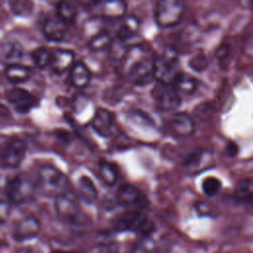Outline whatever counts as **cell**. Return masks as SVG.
I'll use <instances>...</instances> for the list:
<instances>
[{"instance_id": "cell-1", "label": "cell", "mask_w": 253, "mask_h": 253, "mask_svg": "<svg viewBox=\"0 0 253 253\" xmlns=\"http://www.w3.org/2000/svg\"><path fill=\"white\" fill-rule=\"evenodd\" d=\"M122 67L129 81L135 85L142 86L154 79V55L141 45H132L125 51Z\"/></svg>"}, {"instance_id": "cell-2", "label": "cell", "mask_w": 253, "mask_h": 253, "mask_svg": "<svg viewBox=\"0 0 253 253\" xmlns=\"http://www.w3.org/2000/svg\"><path fill=\"white\" fill-rule=\"evenodd\" d=\"M35 184L39 194L47 198H54V200L70 192V183L67 176L51 165H43L39 169Z\"/></svg>"}, {"instance_id": "cell-3", "label": "cell", "mask_w": 253, "mask_h": 253, "mask_svg": "<svg viewBox=\"0 0 253 253\" xmlns=\"http://www.w3.org/2000/svg\"><path fill=\"white\" fill-rule=\"evenodd\" d=\"M5 194L12 205L21 206L31 202L36 193L35 181L31 180L27 174L19 173L10 178L5 186Z\"/></svg>"}, {"instance_id": "cell-4", "label": "cell", "mask_w": 253, "mask_h": 253, "mask_svg": "<svg viewBox=\"0 0 253 253\" xmlns=\"http://www.w3.org/2000/svg\"><path fill=\"white\" fill-rule=\"evenodd\" d=\"M184 13V4L178 0H160L154 7V20L161 28L177 25Z\"/></svg>"}, {"instance_id": "cell-5", "label": "cell", "mask_w": 253, "mask_h": 253, "mask_svg": "<svg viewBox=\"0 0 253 253\" xmlns=\"http://www.w3.org/2000/svg\"><path fill=\"white\" fill-rule=\"evenodd\" d=\"M178 55L173 48H166L158 55H154V79L171 83L177 71Z\"/></svg>"}, {"instance_id": "cell-6", "label": "cell", "mask_w": 253, "mask_h": 253, "mask_svg": "<svg viewBox=\"0 0 253 253\" xmlns=\"http://www.w3.org/2000/svg\"><path fill=\"white\" fill-rule=\"evenodd\" d=\"M116 227L120 230H130L139 234H149L154 229L153 222L140 211H129L119 216Z\"/></svg>"}, {"instance_id": "cell-7", "label": "cell", "mask_w": 253, "mask_h": 253, "mask_svg": "<svg viewBox=\"0 0 253 253\" xmlns=\"http://www.w3.org/2000/svg\"><path fill=\"white\" fill-rule=\"evenodd\" d=\"M28 146L25 140L13 137L8 140L0 150V163L9 169L18 168L24 161Z\"/></svg>"}, {"instance_id": "cell-8", "label": "cell", "mask_w": 253, "mask_h": 253, "mask_svg": "<svg viewBox=\"0 0 253 253\" xmlns=\"http://www.w3.org/2000/svg\"><path fill=\"white\" fill-rule=\"evenodd\" d=\"M151 94L156 105L162 111L175 110L181 104V96L171 83L156 81Z\"/></svg>"}, {"instance_id": "cell-9", "label": "cell", "mask_w": 253, "mask_h": 253, "mask_svg": "<svg viewBox=\"0 0 253 253\" xmlns=\"http://www.w3.org/2000/svg\"><path fill=\"white\" fill-rule=\"evenodd\" d=\"M5 97L14 110L20 114H27L39 105V99L28 90L12 87L6 91Z\"/></svg>"}, {"instance_id": "cell-10", "label": "cell", "mask_w": 253, "mask_h": 253, "mask_svg": "<svg viewBox=\"0 0 253 253\" xmlns=\"http://www.w3.org/2000/svg\"><path fill=\"white\" fill-rule=\"evenodd\" d=\"M54 207L57 215L66 222H77L81 216L77 200L70 192L56 198Z\"/></svg>"}, {"instance_id": "cell-11", "label": "cell", "mask_w": 253, "mask_h": 253, "mask_svg": "<svg viewBox=\"0 0 253 253\" xmlns=\"http://www.w3.org/2000/svg\"><path fill=\"white\" fill-rule=\"evenodd\" d=\"M117 200L122 206L130 208L132 211H140L147 205L145 196L137 188L126 183L118 188Z\"/></svg>"}, {"instance_id": "cell-12", "label": "cell", "mask_w": 253, "mask_h": 253, "mask_svg": "<svg viewBox=\"0 0 253 253\" xmlns=\"http://www.w3.org/2000/svg\"><path fill=\"white\" fill-rule=\"evenodd\" d=\"M67 33V24L55 13L45 17L42 23V35L48 42H59Z\"/></svg>"}, {"instance_id": "cell-13", "label": "cell", "mask_w": 253, "mask_h": 253, "mask_svg": "<svg viewBox=\"0 0 253 253\" xmlns=\"http://www.w3.org/2000/svg\"><path fill=\"white\" fill-rule=\"evenodd\" d=\"M91 126L99 135L103 137L112 136L116 126L114 114L105 108L97 109L91 120Z\"/></svg>"}, {"instance_id": "cell-14", "label": "cell", "mask_w": 253, "mask_h": 253, "mask_svg": "<svg viewBox=\"0 0 253 253\" xmlns=\"http://www.w3.org/2000/svg\"><path fill=\"white\" fill-rule=\"evenodd\" d=\"M75 61V53L71 49L55 48L51 50L49 68L56 74H62L69 72Z\"/></svg>"}, {"instance_id": "cell-15", "label": "cell", "mask_w": 253, "mask_h": 253, "mask_svg": "<svg viewBox=\"0 0 253 253\" xmlns=\"http://www.w3.org/2000/svg\"><path fill=\"white\" fill-rule=\"evenodd\" d=\"M41 225L39 220L33 216H25L19 219L13 226L12 235L18 241H24L38 235Z\"/></svg>"}, {"instance_id": "cell-16", "label": "cell", "mask_w": 253, "mask_h": 253, "mask_svg": "<svg viewBox=\"0 0 253 253\" xmlns=\"http://www.w3.org/2000/svg\"><path fill=\"white\" fill-rule=\"evenodd\" d=\"M171 131L180 137L190 136L195 130V124L191 117L185 113H176L169 122Z\"/></svg>"}, {"instance_id": "cell-17", "label": "cell", "mask_w": 253, "mask_h": 253, "mask_svg": "<svg viewBox=\"0 0 253 253\" xmlns=\"http://www.w3.org/2000/svg\"><path fill=\"white\" fill-rule=\"evenodd\" d=\"M69 82L76 88H85L91 81V71L85 62L81 60L75 61L68 74Z\"/></svg>"}, {"instance_id": "cell-18", "label": "cell", "mask_w": 253, "mask_h": 253, "mask_svg": "<svg viewBox=\"0 0 253 253\" xmlns=\"http://www.w3.org/2000/svg\"><path fill=\"white\" fill-rule=\"evenodd\" d=\"M140 28V22L134 15L125 16L119 25L116 38L121 42H126L137 35Z\"/></svg>"}, {"instance_id": "cell-19", "label": "cell", "mask_w": 253, "mask_h": 253, "mask_svg": "<svg viewBox=\"0 0 253 253\" xmlns=\"http://www.w3.org/2000/svg\"><path fill=\"white\" fill-rule=\"evenodd\" d=\"M100 15L108 20L123 19L126 13V3L124 1H105L97 3Z\"/></svg>"}, {"instance_id": "cell-20", "label": "cell", "mask_w": 253, "mask_h": 253, "mask_svg": "<svg viewBox=\"0 0 253 253\" xmlns=\"http://www.w3.org/2000/svg\"><path fill=\"white\" fill-rule=\"evenodd\" d=\"M4 74L9 82L13 84H21L31 78L33 70L27 65L14 62L5 67Z\"/></svg>"}, {"instance_id": "cell-21", "label": "cell", "mask_w": 253, "mask_h": 253, "mask_svg": "<svg viewBox=\"0 0 253 253\" xmlns=\"http://www.w3.org/2000/svg\"><path fill=\"white\" fill-rule=\"evenodd\" d=\"M171 84L181 97L192 95L197 89L196 78L193 77L191 74L183 71H179L175 75V77L171 81Z\"/></svg>"}, {"instance_id": "cell-22", "label": "cell", "mask_w": 253, "mask_h": 253, "mask_svg": "<svg viewBox=\"0 0 253 253\" xmlns=\"http://www.w3.org/2000/svg\"><path fill=\"white\" fill-rule=\"evenodd\" d=\"M77 196L86 204H93L98 197L95 184L88 176H81L77 185Z\"/></svg>"}, {"instance_id": "cell-23", "label": "cell", "mask_w": 253, "mask_h": 253, "mask_svg": "<svg viewBox=\"0 0 253 253\" xmlns=\"http://www.w3.org/2000/svg\"><path fill=\"white\" fill-rule=\"evenodd\" d=\"M99 176L101 180L108 186H114L119 180L118 167L105 159L99 162Z\"/></svg>"}, {"instance_id": "cell-24", "label": "cell", "mask_w": 253, "mask_h": 253, "mask_svg": "<svg viewBox=\"0 0 253 253\" xmlns=\"http://www.w3.org/2000/svg\"><path fill=\"white\" fill-rule=\"evenodd\" d=\"M113 43V38L107 30H99L89 40L88 46L93 51H101L110 47Z\"/></svg>"}, {"instance_id": "cell-25", "label": "cell", "mask_w": 253, "mask_h": 253, "mask_svg": "<svg viewBox=\"0 0 253 253\" xmlns=\"http://www.w3.org/2000/svg\"><path fill=\"white\" fill-rule=\"evenodd\" d=\"M234 195L239 201L253 203V178L239 180L236 184Z\"/></svg>"}, {"instance_id": "cell-26", "label": "cell", "mask_w": 253, "mask_h": 253, "mask_svg": "<svg viewBox=\"0 0 253 253\" xmlns=\"http://www.w3.org/2000/svg\"><path fill=\"white\" fill-rule=\"evenodd\" d=\"M31 57L33 62L38 68L43 69V68L49 67L50 58H51V49L46 48L44 46L38 47L32 51Z\"/></svg>"}, {"instance_id": "cell-27", "label": "cell", "mask_w": 253, "mask_h": 253, "mask_svg": "<svg viewBox=\"0 0 253 253\" xmlns=\"http://www.w3.org/2000/svg\"><path fill=\"white\" fill-rule=\"evenodd\" d=\"M56 14L68 25L72 23L77 16V7L71 2H59L56 5Z\"/></svg>"}, {"instance_id": "cell-28", "label": "cell", "mask_w": 253, "mask_h": 253, "mask_svg": "<svg viewBox=\"0 0 253 253\" xmlns=\"http://www.w3.org/2000/svg\"><path fill=\"white\" fill-rule=\"evenodd\" d=\"M11 11L18 16H28L32 13L34 3L30 1H12L9 3Z\"/></svg>"}, {"instance_id": "cell-29", "label": "cell", "mask_w": 253, "mask_h": 253, "mask_svg": "<svg viewBox=\"0 0 253 253\" xmlns=\"http://www.w3.org/2000/svg\"><path fill=\"white\" fill-rule=\"evenodd\" d=\"M221 187V182L219 179H217L216 177H207L206 179H204L203 183H202V189L203 192L207 195V196H213L215 195L219 189Z\"/></svg>"}, {"instance_id": "cell-30", "label": "cell", "mask_w": 253, "mask_h": 253, "mask_svg": "<svg viewBox=\"0 0 253 253\" xmlns=\"http://www.w3.org/2000/svg\"><path fill=\"white\" fill-rule=\"evenodd\" d=\"M11 203L8 200L5 191L1 192L0 191V224L4 223L10 214V210H11Z\"/></svg>"}, {"instance_id": "cell-31", "label": "cell", "mask_w": 253, "mask_h": 253, "mask_svg": "<svg viewBox=\"0 0 253 253\" xmlns=\"http://www.w3.org/2000/svg\"><path fill=\"white\" fill-rule=\"evenodd\" d=\"M189 65L198 71L204 70L208 65V60L203 54H197L192 57V59L189 61Z\"/></svg>"}, {"instance_id": "cell-32", "label": "cell", "mask_w": 253, "mask_h": 253, "mask_svg": "<svg viewBox=\"0 0 253 253\" xmlns=\"http://www.w3.org/2000/svg\"><path fill=\"white\" fill-rule=\"evenodd\" d=\"M9 113H8V110L6 108L5 105H3L1 102H0V121L6 119L8 117Z\"/></svg>"}, {"instance_id": "cell-33", "label": "cell", "mask_w": 253, "mask_h": 253, "mask_svg": "<svg viewBox=\"0 0 253 253\" xmlns=\"http://www.w3.org/2000/svg\"><path fill=\"white\" fill-rule=\"evenodd\" d=\"M54 253H73V252H67V251H56Z\"/></svg>"}]
</instances>
